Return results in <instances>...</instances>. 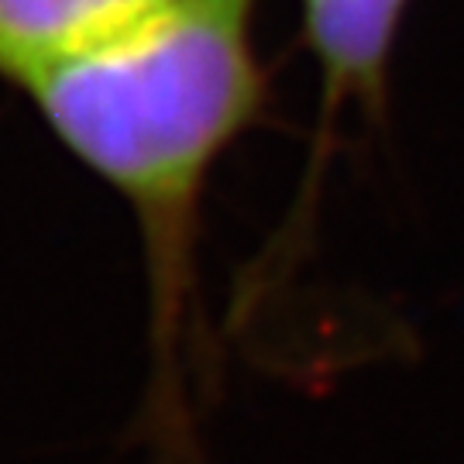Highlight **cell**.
Masks as SVG:
<instances>
[{
  "instance_id": "6da1fadb",
  "label": "cell",
  "mask_w": 464,
  "mask_h": 464,
  "mask_svg": "<svg viewBox=\"0 0 464 464\" xmlns=\"http://www.w3.org/2000/svg\"><path fill=\"white\" fill-rule=\"evenodd\" d=\"M255 7L176 0L128 38L24 83L49 131L138 217L159 348L179 344L203 186L262 103Z\"/></svg>"
},
{
  "instance_id": "7a4b0ae2",
  "label": "cell",
  "mask_w": 464,
  "mask_h": 464,
  "mask_svg": "<svg viewBox=\"0 0 464 464\" xmlns=\"http://www.w3.org/2000/svg\"><path fill=\"white\" fill-rule=\"evenodd\" d=\"M176 0H0V76L28 80L114 45Z\"/></svg>"
},
{
  "instance_id": "3957f363",
  "label": "cell",
  "mask_w": 464,
  "mask_h": 464,
  "mask_svg": "<svg viewBox=\"0 0 464 464\" xmlns=\"http://www.w3.org/2000/svg\"><path fill=\"white\" fill-rule=\"evenodd\" d=\"M306 45L314 52L324 107L334 111L344 100H382L389 59L396 49L399 24L410 0H299Z\"/></svg>"
}]
</instances>
